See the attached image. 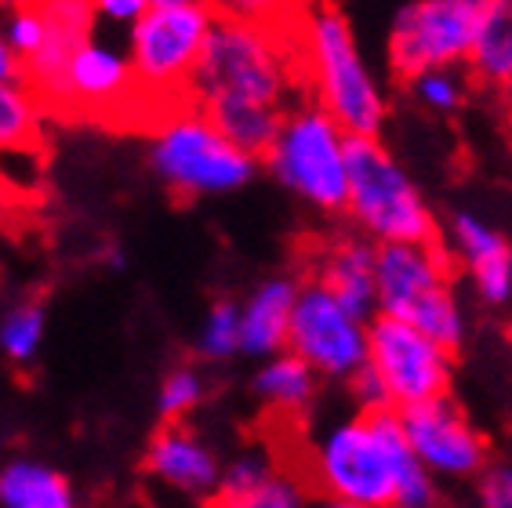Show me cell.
<instances>
[{"label":"cell","mask_w":512,"mask_h":508,"mask_svg":"<svg viewBox=\"0 0 512 508\" xmlns=\"http://www.w3.org/2000/svg\"><path fill=\"white\" fill-rule=\"evenodd\" d=\"M298 69L295 26L287 37V26L215 15L189 80V106L215 120L247 153L266 157Z\"/></svg>","instance_id":"cell-1"},{"label":"cell","mask_w":512,"mask_h":508,"mask_svg":"<svg viewBox=\"0 0 512 508\" xmlns=\"http://www.w3.org/2000/svg\"><path fill=\"white\" fill-rule=\"evenodd\" d=\"M313 487L353 508H425L436 501L433 472L407 443L396 407L360 411L331 425L313 450Z\"/></svg>","instance_id":"cell-2"},{"label":"cell","mask_w":512,"mask_h":508,"mask_svg":"<svg viewBox=\"0 0 512 508\" xmlns=\"http://www.w3.org/2000/svg\"><path fill=\"white\" fill-rule=\"evenodd\" d=\"M295 40L316 102L345 127V135H378L385 124V95L335 0L309 4L295 22Z\"/></svg>","instance_id":"cell-3"},{"label":"cell","mask_w":512,"mask_h":508,"mask_svg":"<svg viewBox=\"0 0 512 508\" xmlns=\"http://www.w3.org/2000/svg\"><path fill=\"white\" fill-rule=\"evenodd\" d=\"M215 26V8L207 0L149 4L142 19L131 22L128 59L135 80L149 102L168 117L171 109L189 106V80Z\"/></svg>","instance_id":"cell-4"},{"label":"cell","mask_w":512,"mask_h":508,"mask_svg":"<svg viewBox=\"0 0 512 508\" xmlns=\"http://www.w3.org/2000/svg\"><path fill=\"white\" fill-rule=\"evenodd\" d=\"M149 164L178 196L233 193L255 175V153L237 146L197 106H178L168 117H160Z\"/></svg>","instance_id":"cell-5"},{"label":"cell","mask_w":512,"mask_h":508,"mask_svg":"<svg viewBox=\"0 0 512 508\" xmlns=\"http://www.w3.org/2000/svg\"><path fill=\"white\" fill-rule=\"evenodd\" d=\"M349 135L320 102L284 113L266 164L295 196L320 211H345L349 204Z\"/></svg>","instance_id":"cell-6"},{"label":"cell","mask_w":512,"mask_h":508,"mask_svg":"<svg viewBox=\"0 0 512 508\" xmlns=\"http://www.w3.org/2000/svg\"><path fill=\"white\" fill-rule=\"evenodd\" d=\"M349 204L345 211L371 240H436V218L418 186L378 135H349Z\"/></svg>","instance_id":"cell-7"},{"label":"cell","mask_w":512,"mask_h":508,"mask_svg":"<svg viewBox=\"0 0 512 508\" xmlns=\"http://www.w3.org/2000/svg\"><path fill=\"white\" fill-rule=\"evenodd\" d=\"M491 4L494 0H411L389 33L393 77L407 84L425 69L465 62Z\"/></svg>","instance_id":"cell-8"},{"label":"cell","mask_w":512,"mask_h":508,"mask_svg":"<svg viewBox=\"0 0 512 508\" xmlns=\"http://www.w3.org/2000/svg\"><path fill=\"white\" fill-rule=\"evenodd\" d=\"M287 349L324 378H353L367 363V320L349 313L327 284L298 287Z\"/></svg>","instance_id":"cell-9"},{"label":"cell","mask_w":512,"mask_h":508,"mask_svg":"<svg viewBox=\"0 0 512 508\" xmlns=\"http://www.w3.org/2000/svg\"><path fill=\"white\" fill-rule=\"evenodd\" d=\"M367 360L375 363V371L389 385L396 411H404L411 403L447 396L451 349L433 342L411 320L382 313L375 323H367Z\"/></svg>","instance_id":"cell-10"},{"label":"cell","mask_w":512,"mask_h":508,"mask_svg":"<svg viewBox=\"0 0 512 508\" xmlns=\"http://www.w3.org/2000/svg\"><path fill=\"white\" fill-rule=\"evenodd\" d=\"M142 98L146 95L138 88L128 55H120L117 48L99 44V40H84L62 73L55 113L91 120H131L146 117Z\"/></svg>","instance_id":"cell-11"},{"label":"cell","mask_w":512,"mask_h":508,"mask_svg":"<svg viewBox=\"0 0 512 508\" xmlns=\"http://www.w3.org/2000/svg\"><path fill=\"white\" fill-rule=\"evenodd\" d=\"M411 450L436 476H476L487 465V443L447 396L400 411Z\"/></svg>","instance_id":"cell-12"},{"label":"cell","mask_w":512,"mask_h":508,"mask_svg":"<svg viewBox=\"0 0 512 508\" xmlns=\"http://www.w3.org/2000/svg\"><path fill=\"white\" fill-rule=\"evenodd\" d=\"M444 284H451V262H447L440 240H389V244H378V313L407 320V313L422 302L425 294Z\"/></svg>","instance_id":"cell-13"},{"label":"cell","mask_w":512,"mask_h":508,"mask_svg":"<svg viewBox=\"0 0 512 508\" xmlns=\"http://www.w3.org/2000/svg\"><path fill=\"white\" fill-rule=\"evenodd\" d=\"M40 15H44V40L30 59L22 62L26 69V88L37 95L40 106L55 113L62 91V73H66L73 51L91 40L95 30V4L91 0H37Z\"/></svg>","instance_id":"cell-14"},{"label":"cell","mask_w":512,"mask_h":508,"mask_svg":"<svg viewBox=\"0 0 512 508\" xmlns=\"http://www.w3.org/2000/svg\"><path fill=\"white\" fill-rule=\"evenodd\" d=\"M146 465H149V472L157 479H164L168 487L182 490V494H197V498L215 494L218 479H222L218 458L207 450V443H200L193 432L175 425V421H168V425L153 436Z\"/></svg>","instance_id":"cell-15"},{"label":"cell","mask_w":512,"mask_h":508,"mask_svg":"<svg viewBox=\"0 0 512 508\" xmlns=\"http://www.w3.org/2000/svg\"><path fill=\"white\" fill-rule=\"evenodd\" d=\"M451 240L458 247V254L465 258L473 284L480 291L483 302L505 305L512 298V247L494 225H487L483 218L458 211L451 218Z\"/></svg>","instance_id":"cell-16"},{"label":"cell","mask_w":512,"mask_h":508,"mask_svg":"<svg viewBox=\"0 0 512 508\" xmlns=\"http://www.w3.org/2000/svg\"><path fill=\"white\" fill-rule=\"evenodd\" d=\"M375 258L378 247L364 236H338L320 258V284L331 287L338 302L360 320H371V313L378 309Z\"/></svg>","instance_id":"cell-17"},{"label":"cell","mask_w":512,"mask_h":508,"mask_svg":"<svg viewBox=\"0 0 512 508\" xmlns=\"http://www.w3.org/2000/svg\"><path fill=\"white\" fill-rule=\"evenodd\" d=\"M298 284L287 276H276L258 287L240 309V352L247 356H273L287 345L291 309H295Z\"/></svg>","instance_id":"cell-18"},{"label":"cell","mask_w":512,"mask_h":508,"mask_svg":"<svg viewBox=\"0 0 512 508\" xmlns=\"http://www.w3.org/2000/svg\"><path fill=\"white\" fill-rule=\"evenodd\" d=\"M465 62L476 84L512 91V0H494Z\"/></svg>","instance_id":"cell-19"},{"label":"cell","mask_w":512,"mask_h":508,"mask_svg":"<svg viewBox=\"0 0 512 508\" xmlns=\"http://www.w3.org/2000/svg\"><path fill=\"white\" fill-rule=\"evenodd\" d=\"M0 505L4 508H69L73 487L62 472L40 461L19 458L0 469Z\"/></svg>","instance_id":"cell-20"},{"label":"cell","mask_w":512,"mask_h":508,"mask_svg":"<svg viewBox=\"0 0 512 508\" xmlns=\"http://www.w3.org/2000/svg\"><path fill=\"white\" fill-rule=\"evenodd\" d=\"M255 392L280 414L306 411L316 396V371L298 352L269 360L255 378Z\"/></svg>","instance_id":"cell-21"},{"label":"cell","mask_w":512,"mask_h":508,"mask_svg":"<svg viewBox=\"0 0 512 508\" xmlns=\"http://www.w3.org/2000/svg\"><path fill=\"white\" fill-rule=\"evenodd\" d=\"M40 138V102L22 80H0V153Z\"/></svg>","instance_id":"cell-22"},{"label":"cell","mask_w":512,"mask_h":508,"mask_svg":"<svg viewBox=\"0 0 512 508\" xmlns=\"http://www.w3.org/2000/svg\"><path fill=\"white\" fill-rule=\"evenodd\" d=\"M407 320L418 327V331H425L433 342H440L444 349H458L465 338V327H462V309H458V302H454V291L451 284L436 287V291H429L422 298V302L414 305L411 313H407Z\"/></svg>","instance_id":"cell-23"},{"label":"cell","mask_w":512,"mask_h":508,"mask_svg":"<svg viewBox=\"0 0 512 508\" xmlns=\"http://www.w3.org/2000/svg\"><path fill=\"white\" fill-rule=\"evenodd\" d=\"M44 327H48L44 305L40 302L15 305L0 320V352L11 363H33L40 352V342H44Z\"/></svg>","instance_id":"cell-24"},{"label":"cell","mask_w":512,"mask_h":508,"mask_svg":"<svg viewBox=\"0 0 512 508\" xmlns=\"http://www.w3.org/2000/svg\"><path fill=\"white\" fill-rule=\"evenodd\" d=\"M414 98L433 113H458L465 106V80L454 73V66H433L407 80Z\"/></svg>","instance_id":"cell-25"},{"label":"cell","mask_w":512,"mask_h":508,"mask_svg":"<svg viewBox=\"0 0 512 508\" xmlns=\"http://www.w3.org/2000/svg\"><path fill=\"white\" fill-rule=\"evenodd\" d=\"M273 472H276L273 461H269L266 454H244V458H237L229 469H222L215 498L222 501V505H247V498H251Z\"/></svg>","instance_id":"cell-26"},{"label":"cell","mask_w":512,"mask_h":508,"mask_svg":"<svg viewBox=\"0 0 512 508\" xmlns=\"http://www.w3.org/2000/svg\"><path fill=\"white\" fill-rule=\"evenodd\" d=\"M200 352L211 356V360H222L229 352L240 349V309L229 302H218L204 320V331H200Z\"/></svg>","instance_id":"cell-27"},{"label":"cell","mask_w":512,"mask_h":508,"mask_svg":"<svg viewBox=\"0 0 512 508\" xmlns=\"http://www.w3.org/2000/svg\"><path fill=\"white\" fill-rule=\"evenodd\" d=\"M200 400H204V381H200V374L193 371V367H175V371L164 378L160 396H157L160 414H164L168 421L189 414Z\"/></svg>","instance_id":"cell-28"},{"label":"cell","mask_w":512,"mask_h":508,"mask_svg":"<svg viewBox=\"0 0 512 508\" xmlns=\"http://www.w3.org/2000/svg\"><path fill=\"white\" fill-rule=\"evenodd\" d=\"M215 15L247 22H266V26H287L298 19V0H207Z\"/></svg>","instance_id":"cell-29"},{"label":"cell","mask_w":512,"mask_h":508,"mask_svg":"<svg viewBox=\"0 0 512 508\" xmlns=\"http://www.w3.org/2000/svg\"><path fill=\"white\" fill-rule=\"evenodd\" d=\"M0 33L8 37V44L19 51V59L26 62L33 51L40 48V40H44V15H40L37 4H30V8H11L8 22H4Z\"/></svg>","instance_id":"cell-30"},{"label":"cell","mask_w":512,"mask_h":508,"mask_svg":"<svg viewBox=\"0 0 512 508\" xmlns=\"http://www.w3.org/2000/svg\"><path fill=\"white\" fill-rule=\"evenodd\" d=\"M302 498H306V490L298 487V479L273 472V476L247 498V508H298Z\"/></svg>","instance_id":"cell-31"},{"label":"cell","mask_w":512,"mask_h":508,"mask_svg":"<svg viewBox=\"0 0 512 508\" xmlns=\"http://www.w3.org/2000/svg\"><path fill=\"white\" fill-rule=\"evenodd\" d=\"M349 389H353L360 411H375V407H393V396H389V385L385 378L375 371V363L367 360L360 371L349 378Z\"/></svg>","instance_id":"cell-32"},{"label":"cell","mask_w":512,"mask_h":508,"mask_svg":"<svg viewBox=\"0 0 512 508\" xmlns=\"http://www.w3.org/2000/svg\"><path fill=\"white\" fill-rule=\"evenodd\" d=\"M480 501L487 508H512V465H483L480 479Z\"/></svg>","instance_id":"cell-33"},{"label":"cell","mask_w":512,"mask_h":508,"mask_svg":"<svg viewBox=\"0 0 512 508\" xmlns=\"http://www.w3.org/2000/svg\"><path fill=\"white\" fill-rule=\"evenodd\" d=\"M95 11H99L102 19L109 22H138L142 19V11L149 8V0H91Z\"/></svg>","instance_id":"cell-34"},{"label":"cell","mask_w":512,"mask_h":508,"mask_svg":"<svg viewBox=\"0 0 512 508\" xmlns=\"http://www.w3.org/2000/svg\"><path fill=\"white\" fill-rule=\"evenodd\" d=\"M0 80H22L26 84V69H22L19 51L11 48L4 33H0Z\"/></svg>","instance_id":"cell-35"},{"label":"cell","mask_w":512,"mask_h":508,"mask_svg":"<svg viewBox=\"0 0 512 508\" xmlns=\"http://www.w3.org/2000/svg\"><path fill=\"white\" fill-rule=\"evenodd\" d=\"M4 8H30V4H37V0H0Z\"/></svg>","instance_id":"cell-36"},{"label":"cell","mask_w":512,"mask_h":508,"mask_svg":"<svg viewBox=\"0 0 512 508\" xmlns=\"http://www.w3.org/2000/svg\"><path fill=\"white\" fill-rule=\"evenodd\" d=\"M149 4H182V0H149Z\"/></svg>","instance_id":"cell-37"},{"label":"cell","mask_w":512,"mask_h":508,"mask_svg":"<svg viewBox=\"0 0 512 508\" xmlns=\"http://www.w3.org/2000/svg\"><path fill=\"white\" fill-rule=\"evenodd\" d=\"M0 8H4V4H0Z\"/></svg>","instance_id":"cell-38"}]
</instances>
